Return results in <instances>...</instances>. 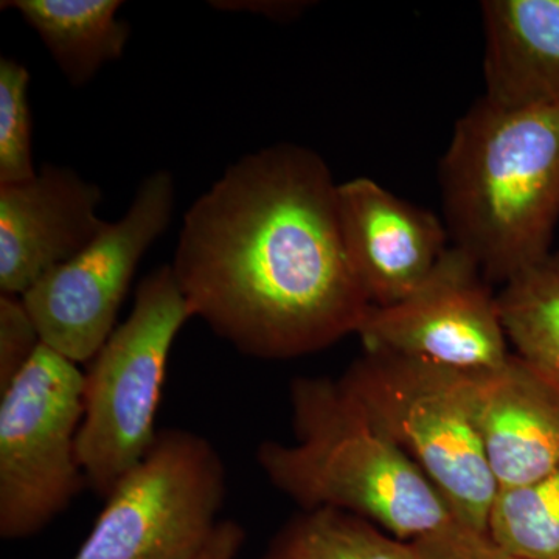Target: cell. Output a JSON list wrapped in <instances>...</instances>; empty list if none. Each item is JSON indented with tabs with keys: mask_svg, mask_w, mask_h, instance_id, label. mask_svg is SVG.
Segmentation results:
<instances>
[{
	"mask_svg": "<svg viewBox=\"0 0 559 559\" xmlns=\"http://www.w3.org/2000/svg\"><path fill=\"white\" fill-rule=\"evenodd\" d=\"M488 536L511 559H559V466L532 484L499 489Z\"/></svg>",
	"mask_w": 559,
	"mask_h": 559,
	"instance_id": "e0dca14e",
	"label": "cell"
},
{
	"mask_svg": "<svg viewBox=\"0 0 559 559\" xmlns=\"http://www.w3.org/2000/svg\"><path fill=\"white\" fill-rule=\"evenodd\" d=\"M340 183L275 143L230 165L183 216L171 270L191 318L249 358H300L358 334L370 301L345 252Z\"/></svg>",
	"mask_w": 559,
	"mask_h": 559,
	"instance_id": "6da1fadb",
	"label": "cell"
},
{
	"mask_svg": "<svg viewBox=\"0 0 559 559\" xmlns=\"http://www.w3.org/2000/svg\"><path fill=\"white\" fill-rule=\"evenodd\" d=\"M411 544L414 559H507L488 535L463 527L459 522Z\"/></svg>",
	"mask_w": 559,
	"mask_h": 559,
	"instance_id": "ffe728a7",
	"label": "cell"
},
{
	"mask_svg": "<svg viewBox=\"0 0 559 559\" xmlns=\"http://www.w3.org/2000/svg\"><path fill=\"white\" fill-rule=\"evenodd\" d=\"M219 10H246L263 14L270 20H294L307 10V2H213Z\"/></svg>",
	"mask_w": 559,
	"mask_h": 559,
	"instance_id": "7402d4cb",
	"label": "cell"
},
{
	"mask_svg": "<svg viewBox=\"0 0 559 559\" xmlns=\"http://www.w3.org/2000/svg\"><path fill=\"white\" fill-rule=\"evenodd\" d=\"M191 319L171 264L140 282L132 311L84 373L79 459L87 485L102 498L148 454L162 385L179 331Z\"/></svg>",
	"mask_w": 559,
	"mask_h": 559,
	"instance_id": "5b68a950",
	"label": "cell"
},
{
	"mask_svg": "<svg viewBox=\"0 0 559 559\" xmlns=\"http://www.w3.org/2000/svg\"><path fill=\"white\" fill-rule=\"evenodd\" d=\"M337 381L428 477L454 520L488 535L499 488L471 412L465 371L366 349Z\"/></svg>",
	"mask_w": 559,
	"mask_h": 559,
	"instance_id": "277c9868",
	"label": "cell"
},
{
	"mask_svg": "<svg viewBox=\"0 0 559 559\" xmlns=\"http://www.w3.org/2000/svg\"><path fill=\"white\" fill-rule=\"evenodd\" d=\"M31 73L21 62L0 58V186L35 178L32 112L28 105Z\"/></svg>",
	"mask_w": 559,
	"mask_h": 559,
	"instance_id": "ac0fdd59",
	"label": "cell"
},
{
	"mask_svg": "<svg viewBox=\"0 0 559 559\" xmlns=\"http://www.w3.org/2000/svg\"><path fill=\"white\" fill-rule=\"evenodd\" d=\"M358 334L366 349L460 371L499 369L513 355L498 294L477 261L452 245L411 296L370 307Z\"/></svg>",
	"mask_w": 559,
	"mask_h": 559,
	"instance_id": "9c48e42d",
	"label": "cell"
},
{
	"mask_svg": "<svg viewBox=\"0 0 559 559\" xmlns=\"http://www.w3.org/2000/svg\"><path fill=\"white\" fill-rule=\"evenodd\" d=\"M439 182L452 246L489 285L535 266L559 223V105L511 109L481 97L455 123Z\"/></svg>",
	"mask_w": 559,
	"mask_h": 559,
	"instance_id": "7a4b0ae2",
	"label": "cell"
},
{
	"mask_svg": "<svg viewBox=\"0 0 559 559\" xmlns=\"http://www.w3.org/2000/svg\"><path fill=\"white\" fill-rule=\"evenodd\" d=\"M226 489L223 457L205 437L162 429L72 559L193 558L221 521Z\"/></svg>",
	"mask_w": 559,
	"mask_h": 559,
	"instance_id": "52a82bcc",
	"label": "cell"
},
{
	"mask_svg": "<svg viewBox=\"0 0 559 559\" xmlns=\"http://www.w3.org/2000/svg\"><path fill=\"white\" fill-rule=\"evenodd\" d=\"M100 202L95 183L57 165L0 186V293L24 296L97 238L108 224L98 216Z\"/></svg>",
	"mask_w": 559,
	"mask_h": 559,
	"instance_id": "8fae6325",
	"label": "cell"
},
{
	"mask_svg": "<svg viewBox=\"0 0 559 559\" xmlns=\"http://www.w3.org/2000/svg\"><path fill=\"white\" fill-rule=\"evenodd\" d=\"M117 0H10L2 9L16 10L38 33L62 75L83 86L95 73L123 55L130 25L117 14Z\"/></svg>",
	"mask_w": 559,
	"mask_h": 559,
	"instance_id": "5bb4252c",
	"label": "cell"
},
{
	"mask_svg": "<svg viewBox=\"0 0 559 559\" xmlns=\"http://www.w3.org/2000/svg\"><path fill=\"white\" fill-rule=\"evenodd\" d=\"M84 373L40 345L0 392V538H31L87 485L79 459Z\"/></svg>",
	"mask_w": 559,
	"mask_h": 559,
	"instance_id": "8992f818",
	"label": "cell"
},
{
	"mask_svg": "<svg viewBox=\"0 0 559 559\" xmlns=\"http://www.w3.org/2000/svg\"><path fill=\"white\" fill-rule=\"evenodd\" d=\"M43 341L21 296L0 293V392L31 362Z\"/></svg>",
	"mask_w": 559,
	"mask_h": 559,
	"instance_id": "d6986e66",
	"label": "cell"
},
{
	"mask_svg": "<svg viewBox=\"0 0 559 559\" xmlns=\"http://www.w3.org/2000/svg\"><path fill=\"white\" fill-rule=\"evenodd\" d=\"M296 443L266 440L255 459L301 510L356 514L404 543L457 522L428 477L330 378L290 381Z\"/></svg>",
	"mask_w": 559,
	"mask_h": 559,
	"instance_id": "3957f363",
	"label": "cell"
},
{
	"mask_svg": "<svg viewBox=\"0 0 559 559\" xmlns=\"http://www.w3.org/2000/svg\"><path fill=\"white\" fill-rule=\"evenodd\" d=\"M498 304L514 355L559 395V252L506 283Z\"/></svg>",
	"mask_w": 559,
	"mask_h": 559,
	"instance_id": "9a60e30c",
	"label": "cell"
},
{
	"mask_svg": "<svg viewBox=\"0 0 559 559\" xmlns=\"http://www.w3.org/2000/svg\"><path fill=\"white\" fill-rule=\"evenodd\" d=\"M466 393L499 489L543 479L559 466V395L520 356L465 371Z\"/></svg>",
	"mask_w": 559,
	"mask_h": 559,
	"instance_id": "7c38bea8",
	"label": "cell"
},
{
	"mask_svg": "<svg viewBox=\"0 0 559 559\" xmlns=\"http://www.w3.org/2000/svg\"><path fill=\"white\" fill-rule=\"evenodd\" d=\"M260 559H414V550L356 514L314 509L286 522Z\"/></svg>",
	"mask_w": 559,
	"mask_h": 559,
	"instance_id": "2e32d148",
	"label": "cell"
},
{
	"mask_svg": "<svg viewBox=\"0 0 559 559\" xmlns=\"http://www.w3.org/2000/svg\"><path fill=\"white\" fill-rule=\"evenodd\" d=\"M507 559H511V558L507 557Z\"/></svg>",
	"mask_w": 559,
	"mask_h": 559,
	"instance_id": "603a6c76",
	"label": "cell"
},
{
	"mask_svg": "<svg viewBox=\"0 0 559 559\" xmlns=\"http://www.w3.org/2000/svg\"><path fill=\"white\" fill-rule=\"evenodd\" d=\"M173 212L175 179L154 171L119 221L22 296L46 347L79 366L95 358L117 329L140 260L170 226Z\"/></svg>",
	"mask_w": 559,
	"mask_h": 559,
	"instance_id": "ba28073f",
	"label": "cell"
},
{
	"mask_svg": "<svg viewBox=\"0 0 559 559\" xmlns=\"http://www.w3.org/2000/svg\"><path fill=\"white\" fill-rule=\"evenodd\" d=\"M246 544L240 522L221 520L200 551L190 559H237Z\"/></svg>",
	"mask_w": 559,
	"mask_h": 559,
	"instance_id": "44dd1931",
	"label": "cell"
},
{
	"mask_svg": "<svg viewBox=\"0 0 559 559\" xmlns=\"http://www.w3.org/2000/svg\"><path fill=\"white\" fill-rule=\"evenodd\" d=\"M337 201L345 252L371 307L406 299L451 248L444 221L373 179L340 183Z\"/></svg>",
	"mask_w": 559,
	"mask_h": 559,
	"instance_id": "30bf717a",
	"label": "cell"
},
{
	"mask_svg": "<svg viewBox=\"0 0 559 559\" xmlns=\"http://www.w3.org/2000/svg\"><path fill=\"white\" fill-rule=\"evenodd\" d=\"M484 97L503 108L559 105V0H485Z\"/></svg>",
	"mask_w": 559,
	"mask_h": 559,
	"instance_id": "4fadbf2b",
	"label": "cell"
}]
</instances>
